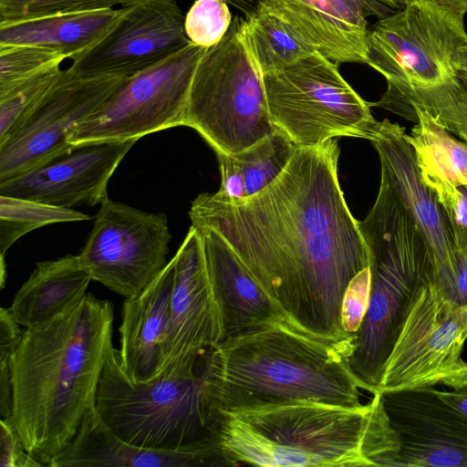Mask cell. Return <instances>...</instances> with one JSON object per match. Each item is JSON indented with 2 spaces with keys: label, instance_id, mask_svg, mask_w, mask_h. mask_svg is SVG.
Instances as JSON below:
<instances>
[{
  "label": "cell",
  "instance_id": "ba28073f",
  "mask_svg": "<svg viewBox=\"0 0 467 467\" xmlns=\"http://www.w3.org/2000/svg\"><path fill=\"white\" fill-rule=\"evenodd\" d=\"M467 45L463 19L426 0H409L368 32L367 64L385 77L378 104L402 108L418 94L458 77L453 60Z\"/></svg>",
  "mask_w": 467,
  "mask_h": 467
},
{
  "label": "cell",
  "instance_id": "30bf717a",
  "mask_svg": "<svg viewBox=\"0 0 467 467\" xmlns=\"http://www.w3.org/2000/svg\"><path fill=\"white\" fill-rule=\"evenodd\" d=\"M208 48L193 43L135 75L73 131L68 141L140 139L184 126L192 83Z\"/></svg>",
  "mask_w": 467,
  "mask_h": 467
},
{
  "label": "cell",
  "instance_id": "5b68a950",
  "mask_svg": "<svg viewBox=\"0 0 467 467\" xmlns=\"http://www.w3.org/2000/svg\"><path fill=\"white\" fill-rule=\"evenodd\" d=\"M358 224L368 252L370 295L350 367L374 395L417 293L433 283V270L416 221L382 171L376 201Z\"/></svg>",
  "mask_w": 467,
  "mask_h": 467
},
{
  "label": "cell",
  "instance_id": "d590c367",
  "mask_svg": "<svg viewBox=\"0 0 467 467\" xmlns=\"http://www.w3.org/2000/svg\"><path fill=\"white\" fill-rule=\"evenodd\" d=\"M9 308H0V379H11L10 360L23 336L24 329Z\"/></svg>",
  "mask_w": 467,
  "mask_h": 467
},
{
  "label": "cell",
  "instance_id": "3957f363",
  "mask_svg": "<svg viewBox=\"0 0 467 467\" xmlns=\"http://www.w3.org/2000/svg\"><path fill=\"white\" fill-rule=\"evenodd\" d=\"M213 466H391L398 433L381 393L359 407L295 400L209 408Z\"/></svg>",
  "mask_w": 467,
  "mask_h": 467
},
{
  "label": "cell",
  "instance_id": "ee69618b",
  "mask_svg": "<svg viewBox=\"0 0 467 467\" xmlns=\"http://www.w3.org/2000/svg\"><path fill=\"white\" fill-rule=\"evenodd\" d=\"M463 85H464V84H463ZM464 86H465V88H466V91H467V86H466V85H464Z\"/></svg>",
  "mask_w": 467,
  "mask_h": 467
},
{
  "label": "cell",
  "instance_id": "74e56055",
  "mask_svg": "<svg viewBox=\"0 0 467 467\" xmlns=\"http://www.w3.org/2000/svg\"><path fill=\"white\" fill-rule=\"evenodd\" d=\"M438 393L448 404L467 416V382L452 390H438Z\"/></svg>",
  "mask_w": 467,
  "mask_h": 467
},
{
  "label": "cell",
  "instance_id": "d4e9b609",
  "mask_svg": "<svg viewBox=\"0 0 467 467\" xmlns=\"http://www.w3.org/2000/svg\"><path fill=\"white\" fill-rule=\"evenodd\" d=\"M282 131L232 155L216 153L221 186L214 195L234 202L251 197L271 184L285 169L296 150Z\"/></svg>",
  "mask_w": 467,
  "mask_h": 467
},
{
  "label": "cell",
  "instance_id": "7402d4cb",
  "mask_svg": "<svg viewBox=\"0 0 467 467\" xmlns=\"http://www.w3.org/2000/svg\"><path fill=\"white\" fill-rule=\"evenodd\" d=\"M203 467L198 455L141 448L117 435L93 405L67 448L48 467Z\"/></svg>",
  "mask_w": 467,
  "mask_h": 467
},
{
  "label": "cell",
  "instance_id": "2e32d148",
  "mask_svg": "<svg viewBox=\"0 0 467 467\" xmlns=\"http://www.w3.org/2000/svg\"><path fill=\"white\" fill-rule=\"evenodd\" d=\"M138 139L72 143L67 151L8 181L0 194L73 208L93 206L108 196L113 172Z\"/></svg>",
  "mask_w": 467,
  "mask_h": 467
},
{
  "label": "cell",
  "instance_id": "b9f144b4",
  "mask_svg": "<svg viewBox=\"0 0 467 467\" xmlns=\"http://www.w3.org/2000/svg\"><path fill=\"white\" fill-rule=\"evenodd\" d=\"M372 3H380L389 7L402 9L409 0H368Z\"/></svg>",
  "mask_w": 467,
  "mask_h": 467
},
{
  "label": "cell",
  "instance_id": "44dd1931",
  "mask_svg": "<svg viewBox=\"0 0 467 467\" xmlns=\"http://www.w3.org/2000/svg\"><path fill=\"white\" fill-rule=\"evenodd\" d=\"M174 278L172 258L138 296L125 299L119 328V360L135 380L154 377L161 361V341L170 317Z\"/></svg>",
  "mask_w": 467,
  "mask_h": 467
},
{
  "label": "cell",
  "instance_id": "ab89813d",
  "mask_svg": "<svg viewBox=\"0 0 467 467\" xmlns=\"http://www.w3.org/2000/svg\"><path fill=\"white\" fill-rule=\"evenodd\" d=\"M453 64L458 77L462 79H467V45L458 48Z\"/></svg>",
  "mask_w": 467,
  "mask_h": 467
},
{
  "label": "cell",
  "instance_id": "e575fe53",
  "mask_svg": "<svg viewBox=\"0 0 467 467\" xmlns=\"http://www.w3.org/2000/svg\"><path fill=\"white\" fill-rule=\"evenodd\" d=\"M0 467H43L27 452L8 418L0 420Z\"/></svg>",
  "mask_w": 467,
  "mask_h": 467
},
{
  "label": "cell",
  "instance_id": "8d00e7d4",
  "mask_svg": "<svg viewBox=\"0 0 467 467\" xmlns=\"http://www.w3.org/2000/svg\"><path fill=\"white\" fill-rule=\"evenodd\" d=\"M342 1L350 5L351 7H353L354 9L363 13L366 17L369 16H378L379 19H382L394 14L391 7L380 3H372L368 0Z\"/></svg>",
  "mask_w": 467,
  "mask_h": 467
},
{
  "label": "cell",
  "instance_id": "9a60e30c",
  "mask_svg": "<svg viewBox=\"0 0 467 467\" xmlns=\"http://www.w3.org/2000/svg\"><path fill=\"white\" fill-rule=\"evenodd\" d=\"M128 12L95 47L68 67L81 76H132L191 43L178 0H132Z\"/></svg>",
  "mask_w": 467,
  "mask_h": 467
},
{
  "label": "cell",
  "instance_id": "5bb4252c",
  "mask_svg": "<svg viewBox=\"0 0 467 467\" xmlns=\"http://www.w3.org/2000/svg\"><path fill=\"white\" fill-rule=\"evenodd\" d=\"M172 260L170 317L156 375L195 372L201 358L223 340L222 317L209 279L202 236L195 226L191 225Z\"/></svg>",
  "mask_w": 467,
  "mask_h": 467
},
{
  "label": "cell",
  "instance_id": "8992f818",
  "mask_svg": "<svg viewBox=\"0 0 467 467\" xmlns=\"http://www.w3.org/2000/svg\"><path fill=\"white\" fill-rule=\"evenodd\" d=\"M95 407L127 442L148 449L195 454L213 466L209 452V405L198 369L135 380L111 348L99 383Z\"/></svg>",
  "mask_w": 467,
  "mask_h": 467
},
{
  "label": "cell",
  "instance_id": "277c9868",
  "mask_svg": "<svg viewBox=\"0 0 467 467\" xmlns=\"http://www.w3.org/2000/svg\"><path fill=\"white\" fill-rule=\"evenodd\" d=\"M356 335L327 339L280 320L212 348L198 364L209 408L295 400L359 407L350 358Z\"/></svg>",
  "mask_w": 467,
  "mask_h": 467
},
{
  "label": "cell",
  "instance_id": "4316f807",
  "mask_svg": "<svg viewBox=\"0 0 467 467\" xmlns=\"http://www.w3.org/2000/svg\"><path fill=\"white\" fill-rule=\"evenodd\" d=\"M245 19L264 74L280 70L317 51L262 3Z\"/></svg>",
  "mask_w": 467,
  "mask_h": 467
},
{
  "label": "cell",
  "instance_id": "6da1fadb",
  "mask_svg": "<svg viewBox=\"0 0 467 467\" xmlns=\"http://www.w3.org/2000/svg\"><path fill=\"white\" fill-rule=\"evenodd\" d=\"M340 150L331 139L297 147L283 172L234 202L201 193L192 225L219 234L283 316L327 339L348 336L341 306L350 281L369 265L358 221L339 186Z\"/></svg>",
  "mask_w": 467,
  "mask_h": 467
},
{
  "label": "cell",
  "instance_id": "7bdbcfd3",
  "mask_svg": "<svg viewBox=\"0 0 467 467\" xmlns=\"http://www.w3.org/2000/svg\"><path fill=\"white\" fill-rule=\"evenodd\" d=\"M461 80H462V82L464 85H466V86H467V79H462V78H461Z\"/></svg>",
  "mask_w": 467,
  "mask_h": 467
},
{
  "label": "cell",
  "instance_id": "603a6c76",
  "mask_svg": "<svg viewBox=\"0 0 467 467\" xmlns=\"http://www.w3.org/2000/svg\"><path fill=\"white\" fill-rule=\"evenodd\" d=\"M117 8L65 13L0 24V46L45 47L75 59L99 45L128 12Z\"/></svg>",
  "mask_w": 467,
  "mask_h": 467
},
{
  "label": "cell",
  "instance_id": "836d02e7",
  "mask_svg": "<svg viewBox=\"0 0 467 467\" xmlns=\"http://www.w3.org/2000/svg\"><path fill=\"white\" fill-rule=\"evenodd\" d=\"M433 193L444 212L455 247L467 254V185Z\"/></svg>",
  "mask_w": 467,
  "mask_h": 467
},
{
  "label": "cell",
  "instance_id": "ffe728a7",
  "mask_svg": "<svg viewBox=\"0 0 467 467\" xmlns=\"http://www.w3.org/2000/svg\"><path fill=\"white\" fill-rule=\"evenodd\" d=\"M303 41L336 63L368 60L366 16L342 0H262Z\"/></svg>",
  "mask_w": 467,
  "mask_h": 467
},
{
  "label": "cell",
  "instance_id": "1f68e13d",
  "mask_svg": "<svg viewBox=\"0 0 467 467\" xmlns=\"http://www.w3.org/2000/svg\"><path fill=\"white\" fill-rule=\"evenodd\" d=\"M225 0H195L184 18L189 40L209 48L222 41L232 24V15Z\"/></svg>",
  "mask_w": 467,
  "mask_h": 467
},
{
  "label": "cell",
  "instance_id": "e0dca14e",
  "mask_svg": "<svg viewBox=\"0 0 467 467\" xmlns=\"http://www.w3.org/2000/svg\"><path fill=\"white\" fill-rule=\"evenodd\" d=\"M400 450L391 466L467 467V416L422 387L381 393Z\"/></svg>",
  "mask_w": 467,
  "mask_h": 467
},
{
  "label": "cell",
  "instance_id": "484cf974",
  "mask_svg": "<svg viewBox=\"0 0 467 467\" xmlns=\"http://www.w3.org/2000/svg\"><path fill=\"white\" fill-rule=\"evenodd\" d=\"M417 122L406 133L423 183L435 192L467 185V142L438 123L423 108L414 106Z\"/></svg>",
  "mask_w": 467,
  "mask_h": 467
},
{
  "label": "cell",
  "instance_id": "52a82bcc",
  "mask_svg": "<svg viewBox=\"0 0 467 467\" xmlns=\"http://www.w3.org/2000/svg\"><path fill=\"white\" fill-rule=\"evenodd\" d=\"M184 126L216 153H238L275 131L246 19L236 16L228 32L202 57L192 83Z\"/></svg>",
  "mask_w": 467,
  "mask_h": 467
},
{
  "label": "cell",
  "instance_id": "f546056e",
  "mask_svg": "<svg viewBox=\"0 0 467 467\" xmlns=\"http://www.w3.org/2000/svg\"><path fill=\"white\" fill-rule=\"evenodd\" d=\"M57 67L0 94V144L18 128L61 73Z\"/></svg>",
  "mask_w": 467,
  "mask_h": 467
},
{
  "label": "cell",
  "instance_id": "d6986e66",
  "mask_svg": "<svg viewBox=\"0 0 467 467\" xmlns=\"http://www.w3.org/2000/svg\"><path fill=\"white\" fill-rule=\"evenodd\" d=\"M196 228L202 236L208 275L222 317L223 340L287 320L225 240L211 228Z\"/></svg>",
  "mask_w": 467,
  "mask_h": 467
},
{
  "label": "cell",
  "instance_id": "7c38bea8",
  "mask_svg": "<svg viewBox=\"0 0 467 467\" xmlns=\"http://www.w3.org/2000/svg\"><path fill=\"white\" fill-rule=\"evenodd\" d=\"M171 239L165 213L143 212L107 197L78 257L92 280L128 299L166 266Z\"/></svg>",
  "mask_w": 467,
  "mask_h": 467
},
{
  "label": "cell",
  "instance_id": "9c48e42d",
  "mask_svg": "<svg viewBox=\"0 0 467 467\" xmlns=\"http://www.w3.org/2000/svg\"><path fill=\"white\" fill-rule=\"evenodd\" d=\"M268 109L275 130L296 147L318 146L336 137L373 141L379 121L343 78L337 63L320 52L264 74Z\"/></svg>",
  "mask_w": 467,
  "mask_h": 467
},
{
  "label": "cell",
  "instance_id": "8fae6325",
  "mask_svg": "<svg viewBox=\"0 0 467 467\" xmlns=\"http://www.w3.org/2000/svg\"><path fill=\"white\" fill-rule=\"evenodd\" d=\"M466 340L467 305L445 299L433 283L421 286L385 363L379 393L462 386Z\"/></svg>",
  "mask_w": 467,
  "mask_h": 467
},
{
  "label": "cell",
  "instance_id": "4fadbf2b",
  "mask_svg": "<svg viewBox=\"0 0 467 467\" xmlns=\"http://www.w3.org/2000/svg\"><path fill=\"white\" fill-rule=\"evenodd\" d=\"M128 76H81L69 67L0 144V182L67 151L75 129L104 103Z\"/></svg>",
  "mask_w": 467,
  "mask_h": 467
},
{
  "label": "cell",
  "instance_id": "cb8c5ba5",
  "mask_svg": "<svg viewBox=\"0 0 467 467\" xmlns=\"http://www.w3.org/2000/svg\"><path fill=\"white\" fill-rule=\"evenodd\" d=\"M91 280L78 254L39 262L9 309L25 328L42 325L77 305L87 295Z\"/></svg>",
  "mask_w": 467,
  "mask_h": 467
},
{
  "label": "cell",
  "instance_id": "7a4b0ae2",
  "mask_svg": "<svg viewBox=\"0 0 467 467\" xmlns=\"http://www.w3.org/2000/svg\"><path fill=\"white\" fill-rule=\"evenodd\" d=\"M113 321V305L88 293L56 318L24 329L10 360L8 419L43 466L67 448L95 405Z\"/></svg>",
  "mask_w": 467,
  "mask_h": 467
},
{
  "label": "cell",
  "instance_id": "83f0119b",
  "mask_svg": "<svg viewBox=\"0 0 467 467\" xmlns=\"http://www.w3.org/2000/svg\"><path fill=\"white\" fill-rule=\"evenodd\" d=\"M90 219L88 214L73 208L0 194V255L4 257L19 238L37 228Z\"/></svg>",
  "mask_w": 467,
  "mask_h": 467
},
{
  "label": "cell",
  "instance_id": "f1b7e54d",
  "mask_svg": "<svg viewBox=\"0 0 467 467\" xmlns=\"http://www.w3.org/2000/svg\"><path fill=\"white\" fill-rule=\"evenodd\" d=\"M67 57L34 45L0 46V94L41 73L60 67Z\"/></svg>",
  "mask_w": 467,
  "mask_h": 467
},
{
  "label": "cell",
  "instance_id": "d6a6232c",
  "mask_svg": "<svg viewBox=\"0 0 467 467\" xmlns=\"http://www.w3.org/2000/svg\"><path fill=\"white\" fill-rule=\"evenodd\" d=\"M370 295L369 265L348 284L342 300L341 326L345 333L356 335L366 316Z\"/></svg>",
  "mask_w": 467,
  "mask_h": 467
},
{
  "label": "cell",
  "instance_id": "ac0fdd59",
  "mask_svg": "<svg viewBox=\"0 0 467 467\" xmlns=\"http://www.w3.org/2000/svg\"><path fill=\"white\" fill-rule=\"evenodd\" d=\"M371 143L379 153L381 171L410 211L430 250L433 284L451 301L456 278V247L444 212L423 183L405 129L385 119L379 121Z\"/></svg>",
  "mask_w": 467,
  "mask_h": 467
},
{
  "label": "cell",
  "instance_id": "4dcf8cb0",
  "mask_svg": "<svg viewBox=\"0 0 467 467\" xmlns=\"http://www.w3.org/2000/svg\"><path fill=\"white\" fill-rule=\"evenodd\" d=\"M132 0H0V24L65 14L117 8Z\"/></svg>",
  "mask_w": 467,
  "mask_h": 467
},
{
  "label": "cell",
  "instance_id": "f35d334b",
  "mask_svg": "<svg viewBox=\"0 0 467 467\" xmlns=\"http://www.w3.org/2000/svg\"><path fill=\"white\" fill-rule=\"evenodd\" d=\"M448 11L458 18L463 19L467 12V0H426Z\"/></svg>",
  "mask_w": 467,
  "mask_h": 467
},
{
  "label": "cell",
  "instance_id": "60d3db41",
  "mask_svg": "<svg viewBox=\"0 0 467 467\" xmlns=\"http://www.w3.org/2000/svg\"><path fill=\"white\" fill-rule=\"evenodd\" d=\"M227 3L234 5L235 8H238L243 13L245 14V16L252 13L257 5L261 3L262 0H225Z\"/></svg>",
  "mask_w": 467,
  "mask_h": 467
}]
</instances>
